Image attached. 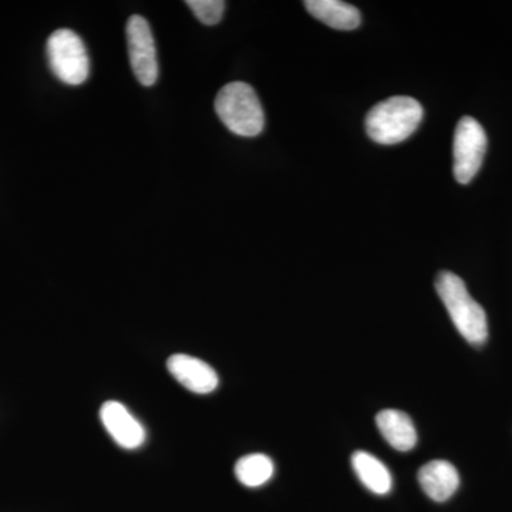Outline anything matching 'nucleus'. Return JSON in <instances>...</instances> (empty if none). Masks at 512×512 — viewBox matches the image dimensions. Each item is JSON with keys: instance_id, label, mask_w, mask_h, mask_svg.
<instances>
[{"instance_id": "obj_1", "label": "nucleus", "mask_w": 512, "mask_h": 512, "mask_svg": "<svg viewBox=\"0 0 512 512\" xmlns=\"http://www.w3.org/2000/svg\"><path fill=\"white\" fill-rule=\"evenodd\" d=\"M436 289L460 335L470 345L483 346L488 339L487 315L483 306L474 301L463 279L453 272H440Z\"/></svg>"}, {"instance_id": "obj_2", "label": "nucleus", "mask_w": 512, "mask_h": 512, "mask_svg": "<svg viewBox=\"0 0 512 512\" xmlns=\"http://www.w3.org/2000/svg\"><path fill=\"white\" fill-rule=\"evenodd\" d=\"M423 114V107L413 97H390L367 114V136L384 146L402 143L419 128Z\"/></svg>"}, {"instance_id": "obj_3", "label": "nucleus", "mask_w": 512, "mask_h": 512, "mask_svg": "<svg viewBox=\"0 0 512 512\" xmlns=\"http://www.w3.org/2000/svg\"><path fill=\"white\" fill-rule=\"evenodd\" d=\"M215 111L231 133L256 137L265 127V114L258 94L244 82L222 87L215 99Z\"/></svg>"}, {"instance_id": "obj_4", "label": "nucleus", "mask_w": 512, "mask_h": 512, "mask_svg": "<svg viewBox=\"0 0 512 512\" xmlns=\"http://www.w3.org/2000/svg\"><path fill=\"white\" fill-rule=\"evenodd\" d=\"M46 52L50 69L60 82L80 86L89 79V55L82 37L73 30H56L47 40Z\"/></svg>"}, {"instance_id": "obj_5", "label": "nucleus", "mask_w": 512, "mask_h": 512, "mask_svg": "<svg viewBox=\"0 0 512 512\" xmlns=\"http://www.w3.org/2000/svg\"><path fill=\"white\" fill-rule=\"evenodd\" d=\"M487 134L483 126L473 117H463L458 121L454 133V177L458 183H471L480 171L485 151H487Z\"/></svg>"}, {"instance_id": "obj_6", "label": "nucleus", "mask_w": 512, "mask_h": 512, "mask_svg": "<svg viewBox=\"0 0 512 512\" xmlns=\"http://www.w3.org/2000/svg\"><path fill=\"white\" fill-rule=\"evenodd\" d=\"M127 46L131 69L143 86H154L158 80L156 40L143 16H131L127 22Z\"/></svg>"}, {"instance_id": "obj_7", "label": "nucleus", "mask_w": 512, "mask_h": 512, "mask_svg": "<svg viewBox=\"0 0 512 512\" xmlns=\"http://www.w3.org/2000/svg\"><path fill=\"white\" fill-rule=\"evenodd\" d=\"M101 423L120 447L136 450L146 441V430L127 407L119 402H107L100 410Z\"/></svg>"}, {"instance_id": "obj_8", "label": "nucleus", "mask_w": 512, "mask_h": 512, "mask_svg": "<svg viewBox=\"0 0 512 512\" xmlns=\"http://www.w3.org/2000/svg\"><path fill=\"white\" fill-rule=\"evenodd\" d=\"M167 367L174 379L192 393L214 392L220 383L217 372L197 357L181 355V353L173 355L168 359Z\"/></svg>"}, {"instance_id": "obj_9", "label": "nucleus", "mask_w": 512, "mask_h": 512, "mask_svg": "<svg viewBox=\"0 0 512 512\" xmlns=\"http://www.w3.org/2000/svg\"><path fill=\"white\" fill-rule=\"evenodd\" d=\"M419 483L427 497L436 503H444L456 494L460 476L453 464L444 460H434L420 468Z\"/></svg>"}, {"instance_id": "obj_10", "label": "nucleus", "mask_w": 512, "mask_h": 512, "mask_svg": "<svg viewBox=\"0 0 512 512\" xmlns=\"http://www.w3.org/2000/svg\"><path fill=\"white\" fill-rule=\"evenodd\" d=\"M376 424L384 440L397 451H410L417 443V431L412 419L399 410H383Z\"/></svg>"}, {"instance_id": "obj_11", "label": "nucleus", "mask_w": 512, "mask_h": 512, "mask_svg": "<svg viewBox=\"0 0 512 512\" xmlns=\"http://www.w3.org/2000/svg\"><path fill=\"white\" fill-rule=\"evenodd\" d=\"M305 8L313 18L336 30H355L362 23L359 10L340 0H308Z\"/></svg>"}, {"instance_id": "obj_12", "label": "nucleus", "mask_w": 512, "mask_h": 512, "mask_svg": "<svg viewBox=\"0 0 512 512\" xmlns=\"http://www.w3.org/2000/svg\"><path fill=\"white\" fill-rule=\"evenodd\" d=\"M352 466L367 490L377 495H386L392 490V474L382 461L377 460L372 454L367 451H356L352 456Z\"/></svg>"}, {"instance_id": "obj_13", "label": "nucleus", "mask_w": 512, "mask_h": 512, "mask_svg": "<svg viewBox=\"0 0 512 512\" xmlns=\"http://www.w3.org/2000/svg\"><path fill=\"white\" fill-rule=\"evenodd\" d=\"M274 461L265 454H249L235 464V476L245 487H261L274 476Z\"/></svg>"}, {"instance_id": "obj_14", "label": "nucleus", "mask_w": 512, "mask_h": 512, "mask_svg": "<svg viewBox=\"0 0 512 512\" xmlns=\"http://www.w3.org/2000/svg\"><path fill=\"white\" fill-rule=\"evenodd\" d=\"M187 6H190L197 19L207 26L220 23L225 12V2L222 0H188Z\"/></svg>"}]
</instances>
